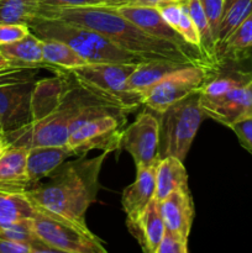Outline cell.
I'll return each mask as SVG.
<instances>
[{"label": "cell", "mask_w": 252, "mask_h": 253, "mask_svg": "<svg viewBox=\"0 0 252 253\" xmlns=\"http://www.w3.org/2000/svg\"><path fill=\"white\" fill-rule=\"evenodd\" d=\"M37 81L32 100V120L17 130L5 132L10 146L67 145L72 131L84 121L104 114L127 113L113 101L95 95L77 83L66 71Z\"/></svg>", "instance_id": "obj_1"}, {"label": "cell", "mask_w": 252, "mask_h": 253, "mask_svg": "<svg viewBox=\"0 0 252 253\" xmlns=\"http://www.w3.org/2000/svg\"><path fill=\"white\" fill-rule=\"evenodd\" d=\"M37 17L58 19L100 32L116 46L145 59H160L183 64H197L217 69L199 51H187L166 40L151 36L132 21L119 14L115 6L52 7L41 5Z\"/></svg>", "instance_id": "obj_2"}, {"label": "cell", "mask_w": 252, "mask_h": 253, "mask_svg": "<svg viewBox=\"0 0 252 253\" xmlns=\"http://www.w3.org/2000/svg\"><path fill=\"white\" fill-rule=\"evenodd\" d=\"M109 152L93 158L82 156L79 160L63 163L43 184L26 192L35 207L54 212L86 226L85 214L98 197L99 174Z\"/></svg>", "instance_id": "obj_3"}, {"label": "cell", "mask_w": 252, "mask_h": 253, "mask_svg": "<svg viewBox=\"0 0 252 253\" xmlns=\"http://www.w3.org/2000/svg\"><path fill=\"white\" fill-rule=\"evenodd\" d=\"M27 26L40 39L66 42L86 63L138 64L148 61L120 48L100 32L81 25L49 17H35Z\"/></svg>", "instance_id": "obj_4"}, {"label": "cell", "mask_w": 252, "mask_h": 253, "mask_svg": "<svg viewBox=\"0 0 252 253\" xmlns=\"http://www.w3.org/2000/svg\"><path fill=\"white\" fill-rule=\"evenodd\" d=\"M200 91L177 101L160 118V158L173 157L184 161L190 150L205 114L200 108Z\"/></svg>", "instance_id": "obj_5"}, {"label": "cell", "mask_w": 252, "mask_h": 253, "mask_svg": "<svg viewBox=\"0 0 252 253\" xmlns=\"http://www.w3.org/2000/svg\"><path fill=\"white\" fill-rule=\"evenodd\" d=\"M39 69L12 64L0 68V123L4 133L31 123Z\"/></svg>", "instance_id": "obj_6"}, {"label": "cell", "mask_w": 252, "mask_h": 253, "mask_svg": "<svg viewBox=\"0 0 252 253\" xmlns=\"http://www.w3.org/2000/svg\"><path fill=\"white\" fill-rule=\"evenodd\" d=\"M137 64L86 63L66 71L74 81L95 95L118 104L127 113L142 105L138 94L127 90L126 82Z\"/></svg>", "instance_id": "obj_7"}, {"label": "cell", "mask_w": 252, "mask_h": 253, "mask_svg": "<svg viewBox=\"0 0 252 253\" xmlns=\"http://www.w3.org/2000/svg\"><path fill=\"white\" fill-rule=\"evenodd\" d=\"M36 208L32 224L40 239L56 252L105 253L106 249L88 226H81L54 212Z\"/></svg>", "instance_id": "obj_8"}, {"label": "cell", "mask_w": 252, "mask_h": 253, "mask_svg": "<svg viewBox=\"0 0 252 253\" xmlns=\"http://www.w3.org/2000/svg\"><path fill=\"white\" fill-rule=\"evenodd\" d=\"M217 69L197 64L179 67L141 95L142 105L156 114L163 113L177 101L187 98L192 93L202 90L205 83L215 76Z\"/></svg>", "instance_id": "obj_9"}, {"label": "cell", "mask_w": 252, "mask_h": 253, "mask_svg": "<svg viewBox=\"0 0 252 253\" xmlns=\"http://www.w3.org/2000/svg\"><path fill=\"white\" fill-rule=\"evenodd\" d=\"M126 114H104L77 126L67 141V146L73 156L82 157L94 150L109 153L120 150Z\"/></svg>", "instance_id": "obj_10"}, {"label": "cell", "mask_w": 252, "mask_h": 253, "mask_svg": "<svg viewBox=\"0 0 252 253\" xmlns=\"http://www.w3.org/2000/svg\"><path fill=\"white\" fill-rule=\"evenodd\" d=\"M157 115L147 108L124 130L121 148L130 153L136 168L160 162V118Z\"/></svg>", "instance_id": "obj_11"}, {"label": "cell", "mask_w": 252, "mask_h": 253, "mask_svg": "<svg viewBox=\"0 0 252 253\" xmlns=\"http://www.w3.org/2000/svg\"><path fill=\"white\" fill-rule=\"evenodd\" d=\"M200 108L207 118L230 127L242 119L252 118V81L220 96L200 93Z\"/></svg>", "instance_id": "obj_12"}, {"label": "cell", "mask_w": 252, "mask_h": 253, "mask_svg": "<svg viewBox=\"0 0 252 253\" xmlns=\"http://www.w3.org/2000/svg\"><path fill=\"white\" fill-rule=\"evenodd\" d=\"M119 14L123 15L127 20L132 21L133 24L137 25L140 29L150 34L151 36L158 37V39L166 40L175 46L180 47L187 51H200L198 47L192 46L187 43L183 40V37L173 29L172 26L167 24L161 16L160 11L157 7H148V6H140L135 4H125L120 6H115ZM203 53V52H202Z\"/></svg>", "instance_id": "obj_13"}, {"label": "cell", "mask_w": 252, "mask_h": 253, "mask_svg": "<svg viewBox=\"0 0 252 253\" xmlns=\"http://www.w3.org/2000/svg\"><path fill=\"white\" fill-rule=\"evenodd\" d=\"M126 226L143 251L156 253L166 231L160 202L153 198L140 214L126 217Z\"/></svg>", "instance_id": "obj_14"}, {"label": "cell", "mask_w": 252, "mask_h": 253, "mask_svg": "<svg viewBox=\"0 0 252 253\" xmlns=\"http://www.w3.org/2000/svg\"><path fill=\"white\" fill-rule=\"evenodd\" d=\"M160 209L166 230L177 232L188 239L195 214L189 188H182L170 193L160 202Z\"/></svg>", "instance_id": "obj_15"}, {"label": "cell", "mask_w": 252, "mask_h": 253, "mask_svg": "<svg viewBox=\"0 0 252 253\" xmlns=\"http://www.w3.org/2000/svg\"><path fill=\"white\" fill-rule=\"evenodd\" d=\"M31 188L27 174V148L10 146L0 157V190L26 193Z\"/></svg>", "instance_id": "obj_16"}, {"label": "cell", "mask_w": 252, "mask_h": 253, "mask_svg": "<svg viewBox=\"0 0 252 253\" xmlns=\"http://www.w3.org/2000/svg\"><path fill=\"white\" fill-rule=\"evenodd\" d=\"M73 153L68 146H35L27 150V174L32 188L48 178Z\"/></svg>", "instance_id": "obj_17"}, {"label": "cell", "mask_w": 252, "mask_h": 253, "mask_svg": "<svg viewBox=\"0 0 252 253\" xmlns=\"http://www.w3.org/2000/svg\"><path fill=\"white\" fill-rule=\"evenodd\" d=\"M157 165L138 167L135 182L124 189L121 205L126 217H133L140 214L155 198Z\"/></svg>", "instance_id": "obj_18"}, {"label": "cell", "mask_w": 252, "mask_h": 253, "mask_svg": "<svg viewBox=\"0 0 252 253\" xmlns=\"http://www.w3.org/2000/svg\"><path fill=\"white\" fill-rule=\"evenodd\" d=\"M217 62L252 61V14L217 46Z\"/></svg>", "instance_id": "obj_19"}, {"label": "cell", "mask_w": 252, "mask_h": 253, "mask_svg": "<svg viewBox=\"0 0 252 253\" xmlns=\"http://www.w3.org/2000/svg\"><path fill=\"white\" fill-rule=\"evenodd\" d=\"M43 41L39 36L30 32L27 36L14 43L0 47L2 56L12 66L19 67H36V68L52 69L43 61Z\"/></svg>", "instance_id": "obj_20"}, {"label": "cell", "mask_w": 252, "mask_h": 253, "mask_svg": "<svg viewBox=\"0 0 252 253\" xmlns=\"http://www.w3.org/2000/svg\"><path fill=\"white\" fill-rule=\"evenodd\" d=\"M183 66L185 64L170 61H160V59L141 62L136 66L126 82L127 90L141 96L167 74Z\"/></svg>", "instance_id": "obj_21"}, {"label": "cell", "mask_w": 252, "mask_h": 253, "mask_svg": "<svg viewBox=\"0 0 252 253\" xmlns=\"http://www.w3.org/2000/svg\"><path fill=\"white\" fill-rule=\"evenodd\" d=\"M188 188V174L183 161L168 156L161 158L156 168L155 199L162 202L170 193Z\"/></svg>", "instance_id": "obj_22"}, {"label": "cell", "mask_w": 252, "mask_h": 253, "mask_svg": "<svg viewBox=\"0 0 252 253\" xmlns=\"http://www.w3.org/2000/svg\"><path fill=\"white\" fill-rule=\"evenodd\" d=\"M35 211L36 208L26 193L0 190V229L21 219H32Z\"/></svg>", "instance_id": "obj_23"}, {"label": "cell", "mask_w": 252, "mask_h": 253, "mask_svg": "<svg viewBox=\"0 0 252 253\" xmlns=\"http://www.w3.org/2000/svg\"><path fill=\"white\" fill-rule=\"evenodd\" d=\"M42 41L44 63L48 64L54 72L58 69L69 71L86 64L85 59L79 56L77 51H74L66 42L52 39H42Z\"/></svg>", "instance_id": "obj_24"}, {"label": "cell", "mask_w": 252, "mask_h": 253, "mask_svg": "<svg viewBox=\"0 0 252 253\" xmlns=\"http://www.w3.org/2000/svg\"><path fill=\"white\" fill-rule=\"evenodd\" d=\"M0 237L29 246L32 253H52L56 252L52 247L44 244L36 234L32 224V219H21L7 226L0 229Z\"/></svg>", "instance_id": "obj_25"}, {"label": "cell", "mask_w": 252, "mask_h": 253, "mask_svg": "<svg viewBox=\"0 0 252 253\" xmlns=\"http://www.w3.org/2000/svg\"><path fill=\"white\" fill-rule=\"evenodd\" d=\"M188 11H189L190 17L194 22L195 27L198 30V35L200 39V51L205 56V58L215 67H219L216 54V42H215L214 36H212L211 29L208 22L205 12L203 10L200 0H185Z\"/></svg>", "instance_id": "obj_26"}, {"label": "cell", "mask_w": 252, "mask_h": 253, "mask_svg": "<svg viewBox=\"0 0 252 253\" xmlns=\"http://www.w3.org/2000/svg\"><path fill=\"white\" fill-rule=\"evenodd\" d=\"M41 0H0V24H25L40 15Z\"/></svg>", "instance_id": "obj_27"}, {"label": "cell", "mask_w": 252, "mask_h": 253, "mask_svg": "<svg viewBox=\"0 0 252 253\" xmlns=\"http://www.w3.org/2000/svg\"><path fill=\"white\" fill-rule=\"evenodd\" d=\"M252 14V0H225L224 14L220 24L217 46ZM216 46V49H217ZM217 54V53H216Z\"/></svg>", "instance_id": "obj_28"}, {"label": "cell", "mask_w": 252, "mask_h": 253, "mask_svg": "<svg viewBox=\"0 0 252 253\" xmlns=\"http://www.w3.org/2000/svg\"><path fill=\"white\" fill-rule=\"evenodd\" d=\"M200 4L204 10L217 46V37H219L220 24H221L222 14H224L225 0H200Z\"/></svg>", "instance_id": "obj_29"}, {"label": "cell", "mask_w": 252, "mask_h": 253, "mask_svg": "<svg viewBox=\"0 0 252 253\" xmlns=\"http://www.w3.org/2000/svg\"><path fill=\"white\" fill-rule=\"evenodd\" d=\"M177 32L183 37L187 43L192 44V46L198 47L200 49V39L199 35H198V30L195 27L194 22H193L192 17H190L189 11H188L187 4H185V0H183V11L182 16H180L179 24L177 26Z\"/></svg>", "instance_id": "obj_30"}, {"label": "cell", "mask_w": 252, "mask_h": 253, "mask_svg": "<svg viewBox=\"0 0 252 253\" xmlns=\"http://www.w3.org/2000/svg\"><path fill=\"white\" fill-rule=\"evenodd\" d=\"M188 239L177 232L166 230L156 253H187Z\"/></svg>", "instance_id": "obj_31"}, {"label": "cell", "mask_w": 252, "mask_h": 253, "mask_svg": "<svg viewBox=\"0 0 252 253\" xmlns=\"http://www.w3.org/2000/svg\"><path fill=\"white\" fill-rule=\"evenodd\" d=\"M30 32L31 30L25 24H0V47L24 39Z\"/></svg>", "instance_id": "obj_32"}, {"label": "cell", "mask_w": 252, "mask_h": 253, "mask_svg": "<svg viewBox=\"0 0 252 253\" xmlns=\"http://www.w3.org/2000/svg\"><path fill=\"white\" fill-rule=\"evenodd\" d=\"M41 4L52 7L120 6L118 0H41Z\"/></svg>", "instance_id": "obj_33"}, {"label": "cell", "mask_w": 252, "mask_h": 253, "mask_svg": "<svg viewBox=\"0 0 252 253\" xmlns=\"http://www.w3.org/2000/svg\"><path fill=\"white\" fill-rule=\"evenodd\" d=\"M157 10L166 22L173 29H177L183 11V0H168L158 5ZM177 31V30H175Z\"/></svg>", "instance_id": "obj_34"}, {"label": "cell", "mask_w": 252, "mask_h": 253, "mask_svg": "<svg viewBox=\"0 0 252 253\" xmlns=\"http://www.w3.org/2000/svg\"><path fill=\"white\" fill-rule=\"evenodd\" d=\"M230 128L237 136L242 147L252 155V118L242 119L230 126Z\"/></svg>", "instance_id": "obj_35"}, {"label": "cell", "mask_w": 252, "mask_h": 253, "mask_svg": "<svg viewBox=\"0 0 252 253\" xmlns=\"http://www.w3.org/2000/svg\"><path fill=\"white\" fill-rule=\"evenodd\" d=\"M0 253H32L29 246L0 237Z\"/></svg>", "instance_id": "obj_36"}, {"label": "cell", "mask_w": 252, "mask_h": 253, "mask_svg": "<svg viewBox=\"0 0 252 253\" xmlns=\"http://www.w3.org/2000/svg\"><path fill=\"white\" fill-rule=\"evenodd\" d=\"M9 147H10V143L7 142V140L5 138L4 133H2V135H0V157H1L2 153H4Z\"/></svg>", "instance_id": "obj_37"}, {"label": "cell", "mask_w": 252, "mask_h": 253, "mask_svg": "<svg viewBox=\"0 0 252 253\" xmlns=\"http://www.w3.org/2000/svg\"><path fill=\"white\" fill-rule=\"evenodd\" d=\"M7 64H10V63H9V62L6 61V59H5V57L2 56L1 51H0V68H1V67L7 66Z\"/></svg>", "instance_id": "obj_38"}, {"label": "cell", "mask_w": 252, "mask_h": 253, "mask_svg": "<svg viewBox=\"0 0 252 253\" xmlns=\"http://www.w3.org/2000/svg\"><path fill=\"white\" fill-rule=\"evenodd\" d=\"M118 1L120 5H125V4H131L132 0H118Z\"/></svg>", "instance_id": "obj_39"}, {"label": "cell", "mask_w": 252, "mask_h": 253, "mask_svg": "<svg viewBox=\"0 0 252 253\" xmlns=\"http://www.w3.org/2000/svg\"><path fill=\"white\" fill-rule=\"evenodd\" d=\"M4 133V130H2V126H1V123H0V135H2Z\"/></svg>", "instance_id": "obj_40"}]
</instances>
